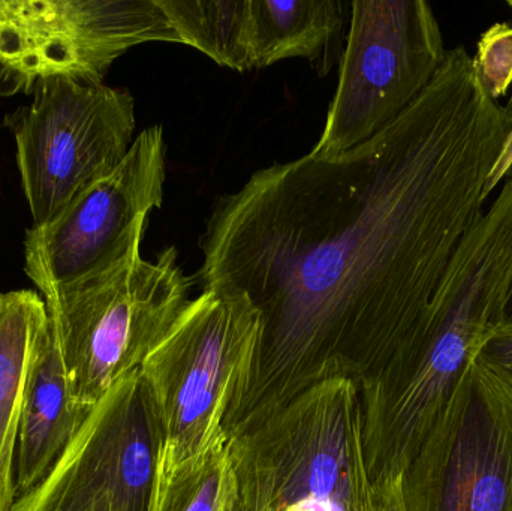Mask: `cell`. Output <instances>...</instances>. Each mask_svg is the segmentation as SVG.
Instances as JSON below:
<instances>
[{
	"mask_svg": "<svg viewBox=\"0 0 512 511\" xmlns=\"http://www.w3.org/2000/svg\"><path fill=\"white\" fill-rule=\"evenodd\" d=\"M512 132L462 45L390 126L334 158L262 168L219 198L200 237L204 288L245 293L262 320L245 431L324 381L357 387L429 305Z\"/></svg>",
	"mask_w": 512,
	"mask_h": 511,
	"instance_id": "obj_1",
	"label": "cell"
},
{
	"mask_svg": "<svg viewBox=\"0 0 512 511\" xmlns=\"http://www.w3.org/2000/svg\"><path fill=\"white\" fill-rule=\"evenodd\" d=\"M512 272V179L454 252L432 300L388 362L358 386L372 482L402 476L493 333Z\"/></svg>",
	"mask_w": 512,
	"mask_h": 511,
	"instance_id": "obj_2",
	"label": "cell"
},
{
	"mask_svg": "<svg viewBox=\"0 0 512 511\" xmlns=\"http://www.w3.org/2000/svg\"><path fill=\"white\" fill-rule=\"evenodd\" d=\"M141 240L93 272L45 293L51 335L71 398L83 407L138 371L188 309L194 281L168 246L141 257Z\"/></svg>",
	"mask_w": 512,
	"mask_h": 511,
	"instance_id": "obj_3",
	"label": "cell"
},
{
	"mask_svg": "<svg viewBox=\"0 0 512 511\" xmlns=\"http://www.w3.org/2000/svg\"><path fill=\"white\" fill-rule=\"evenodd\" d=\"M261 314L245 293L204 288L140 368L155 402L164 446L177 467L227 437L254 381Z\"/></svg>",
	"mask_w": 512,
	"mask_h": 511,
	"instance_id": "obj_4",
	"label": "cell"
},
{
	"mask_svg": "<svg viewBox=\"0 0 512 511\" xmlns=\"http://www.w3.org/2000/svg\"><path fill=\"white\" fill-rule=\"evenodd\" d=\"M243 511H346L361 443L357 384L324 381L245 431L228 435Z\"/></svg>",
	"mask_w": 512,
	"mask_h": 511,
	"instance_id": "obj_5",
	"label": "cell"
},
{
	"mask_svg": "<svg viewBox=\"0 0 512 511\" xmlns=\"http://www.w3.org/2000/svg\"><path fill=\"white\" fill-rule=\"evenodd\" d=\"M447 53L430 3L352 2L336 92L310 153L334 158L375 137L426 92Z\"/></svg>",
	"mask_w": 512,
	"mask_h": 511,
	"instance_id": "obj_6",
	"label": "cell"
},
{
	"mask_svg": "<svg viewBox=\"0 0 512 511\" xmlns=\"http://www.w3.org/2000/svg\"><path fill=\"white\" fill-rule=\"evenodd\" d=\"M32 96L3 126L14 137L33 225H42L123 161L137 119L134 96L122 87L54 81Z\"/></svg>",
	"mask_w": 512,
	"mask_h": 511,
	"instance_id": "obj_7",
	"label": "cell"
},
{
	"mask_svg": "<svg viewBox=\"0 0 512 511\" xmlns=\"http://www.w3.org/2000/svg\"><path fill=\"white\" fill-rule=\"evenodd\" d=\"M159 41L180 44L158 0H0V96L104 84L126 51Z\"/></svg>",
	"mask_w": 512,
	"mask_h": 511,
	"instance_id": "obj_8",
	"label": "cell"
},
{
	"mask_svg": "<svg viewBox=\"0 0 512 511\" xmlns=\"http://www.w3.org/2000/svg\"><path fill=\"white\" fill-rule=\"evenodd\" d=\"M406 511H512V389L474 360L403 473Z\"/></svg>",
	"mask_w": 512,
	"mask_h": 511,
	"instance_id": "obj_9",
	"label": "cell"
},
{
	"mask_svg": "<svg viewBox=\"0 0 512 511\" xmlns=\"http://www.w3.org/2000/svg\"><path fill=\"white\" fill-rule=\"evenodd\" d=\"M162 446L138 369L96 402L47 479L11 511H150Z\"/></svg>",
	"mask_w": 512,
	"mask_h": 511,
	"instance_id": "obj_10",
	"label": "cell"
},
{
	"mask_svg": "<svg viewBox=\"0 0 512 511\" xmlns=\"http://www.w3.org/2000/svg\"><path fill=\"white\" fill-rule=\"evenodd\" d=\"M161 125L137 135L111 173L81 191L51 221L24 234V273L44 296L83 278L143 239L153 209L164 203Z\"/></svg>",
	"mask_w": 512,
	"mask_h": 511,
	"instance_id": "obj_11",
	"label": "cell"
},
{
	"mask_svg": "<svg viewBox=\"0 0 512 511\" xmlns=\"http://www.w3.org/2000/svg\"><path fill=\"white\" fill-rule=\"evenodd\" d=\"M92 408L78 405L71 398L50 330L30 372L24 398L15 456L17 500L47 479Z\"/></svg>",
	"mask_w": 512,
	"mask_h": 511,
	"instance_id": "obj_12",
	"label": "cell"
},
{
	"mask_svg": "<svg viewBox=\"0 0 512 511\" xmlns=\"http://www.w3.org/2000/svg\"><path fill=\"white\" fill-rule=\"evenodd\" d=\"M44 297L33 290L0 294V511H11L15 456L30 372L50 336Z\"/></svg>",
	"mask_w": 512,
	"mask_h": 511,
	"instance_id": "obj_13",
	"label": "cell"
},
{
	"mask_svg": "<svg viewBox=\"0 0 512 511\" xmlns=\"http://www.w3.org/2000/svg\"><path fill=\"white\" fill-rule=\"evenodd\" d=\"M254 68L280 60L321 62L345 24L339 0H249Z\"/></svg>",
	"mask_w": 512,
	"mask_h": 511,
	"instance_id": "obj_14",
	"label": "cell"
},
{
	"mask_svg": "<svg viewBox=\"0 0 512 511\" xmlns=\"http://www.w3.org/2000/svg\"><path fill=\"white\" fill-rule=\"evenodd\" d=\"M180 44L239 72L254 69L249 0H158Z\"/></svg>",
	"mask_w": 512,
	"mask_h": 511,
	"instance_id": "obj_15",
	"label": "cell"
},
{
	"mask_svg": "<svg viewBox=\"0 0 512 511\" xmlns=\"http://www.w3.org/2000/svg\"><path fill=\"white\" fill-rule=\"evenodd\" d=\"M150 511H243L228 438L177 467L158 465Z\"/></svg>",
	"mask_w": 512,
	"mask_h": 511,
	"instance_id": "obj_16",
	"label": "cell"
},
{
	"mask_svg": "<svg viewBox=\"0 0 512 511\" xmlns=\"http://www.w3.org/2000/svg\"><path fill=\"white\" fill-rule=\"evenodd\" d=\"M472 63L493 101L507 95L512 84V24L496 23L489 27L478 41Z\"/></svg>",
	"mask_w": 512,
	"mask_h": 511,
	"instance_id": "obj_17",
	"label": "cell"
},
{
	"mask_svg": "<svg viewBox=\"0 0 512 511\" xmlns=\"http://www.w3.org/2000/svg\"><path fill=\"white\" fill-rule=\"evenodd\" d=\"M402 479L403 474L372 482L361 449L352 465L351 492L346 511H406Z\"/></svg>",
	"mask_w": 512,
	"mask_h": 511,
	"instance_id": "obj_18",
	"label": "cell"
},
{
	"mask_svg": "<svg viewBox=\"0 0 512 511\" xmlns=\"http://www.w3.org/2000/svg\"><path fill=\"white\" fill-rule=\"evenodd\" d=\"M475 360L512 389V330L492 333Z\"/></svg>",
	"mask_w": 512,
	"mask_h": 511,
	"instance_id": "obj_19",
	"label": "cell"
},
{
	"mask_svg": "<svg viewBox=\"0 0 512 511\" xmlns=\"http://www.w3.org/2000/svg\"><path fill=\"white\" fill-rule=\"evenodd\" d=\"M505 107L512 110V95L510 101ZM512 171V132L508 137L507 143H505L504 150H502L501 156H499L498 162H496L495 168L490 173L489 180H487L486 189H484V200L487 201L489 195L498 188L499 183L511 174Z\"/></svg>",
	"mask_w": 512,
	"mask_h": 511,
	"instance_id": "obj_20",
	"label": "cell"
},
{
	"mask_svg": "<svg viewBox=\"0 0 512 511\" xmlns=\"http://www.w3.org/2000/svg\"><path fill=\"white\" fill-rule=\"evenodd\" d=\"M510 330H512V272L507 288H505L504 299H502L495 323H493V333L510 332Z\"/></svg>",
	"mask_w": 512,
	"mask_h": 511,
	"instance_id": "obj_21",
	"label": "cell"
},
{
	"mask_svg": "<svg viewBox=\"0 0 512 511\" xmlns=\"http://www.w3.org/2000/svg\"><path fill=\"white\" fill-rule=\"evenodd\" d=\"M295 511H337V510L333 509V507H328V506H306V507H303V509H298Z\"/></svg>",
	"mask_w": 512,
	"mask_h": 511,
	"instance_id": "obj_22",
	"label": "cell"
}]
</instances>
